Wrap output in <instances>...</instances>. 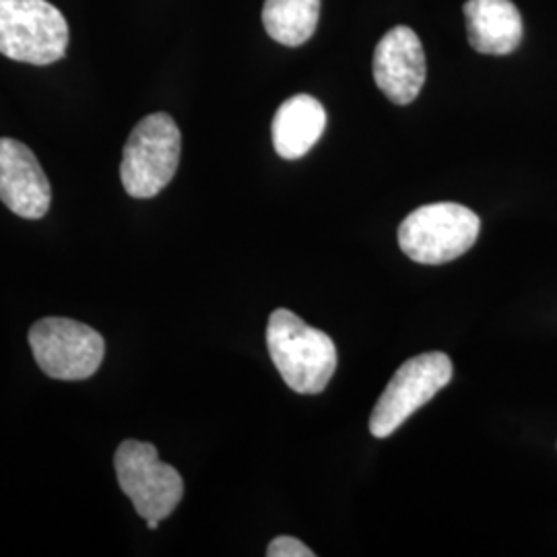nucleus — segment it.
Masks as SVG:
<instances>
[{
  "instance_id": "f257e3e1",
  "label": "nucleus",
  "mask_w": 557,
  "mask_h": 557,
  "mask_svg": "<svg viewBox=\"0 0 557 557\" xmlns=\"http://www.w3.org/2000/svg\"><path fill=\"white\" fill-rule=\"evenodd\" d=\"M267 347L285 384L299 395H320L337 370L333 338L278 308L267 326Z\"/></svg>"
},
{
  "instance_id": "9b49d317",
  "label": "nucleus",
  "mask_w": 557,
  "mask_h": 557,
  "mask_svg": "<svg viewBox=\"0 0 557 557\" xmlns=\"http://www.w3.org/2000/svg\"><path fill=\"white\" fill-rule=\"evenodd\" d=\"M326 128V112L317 98L299 94L278 106L273 119V145L278 158L299 160L304 158Z\"/></svg>"
},
{
  "instance_id": "0eeeda50",
  "label": "nucleus",
  "mask_w": 557,
  "mask_h": 557,
  "mask_svg": "<svg viewBox=\"0 0 557 557\" xmlns=\"http://www.w3.org/2000/svg\"><path fill=\"white\" fill-rule=\"evenodd\" d=\"M27 338L41 372L50 379H89L103 361V337L77 320L59 317L38 320Z\"/></svg>"
},
{
  "instance_id": "f03ea898",
  "label": "nucleus",
  "mask_w": 557,
  "mask_h": 557,
  "mask_svg": "<svg viewBox=\"0 0 557 557\" xmlns=\"http://www.w3.org/2000/svg\"><path fill=\"white\" fill-rule=\"evenodd\" d=\"M182 156L178 124L165 112L140 120L122 151L120 180L133 199H153L176 176Z\"/></svg>"
},
{
  "instance_id": "39448f33",
  "label": "nucleus",
  "mask_w": 557,
  "mask_h": 557,
  "mask_svg": "<svg viewBox=\"0 0 557 557\" xmlns=\"http://www.w3.org/2000/svg\"><path fill=\"white\" fill-rule=\"evenodd\" d=\"M453 370V359L442 351H428L407 359L395 372L372 411V436H393L407 419L450 384Z\"/></svg>"
},
{
  "instance_id": "423d86ee",
  "label": "nucleus",
  "mask_w": 557,
  "mask_h": 557,
  "mask_svg": "<svg viewBox=\"0 0 557 557\" xmlns=\"http://www.w3.org/2000/svg\"><path fill=\"white\" fill-rule=\"evenodd\" d=\"M120 487L145 520H163L178 508L184 481L178 471L161 462L158 448L149 442L126 440L114 457Z\"/></svg>"
},
{
  "instance_id": "20e7f679",
  "label": "nucleus",
  "mask_w": 557,
  "mask_h": 557,
  "mask_svg": "<svg viewBox=\"0 0 557 557\" xmlns=\"http://www.w3.org/2000/svg\"><path fill=\"white\" fill-rule=\"evenodd\" d=\"M69 48V23L48 0H0V54L46 66Z\"/></svg>"
},
{
  "instance_id": "9d476101",
  "label": "nucleus",
  "mask_w": 557,
  "mask_h": 557,
  "mask_svg": "<svg viewBox=\"0 0 557 557\" xmlns=\"http://www.w3.org/2000/svg\"><path fill=\"white\" fill-rule=\"evenodd\" d=\"M467 38L479 54L506 57L522 41V17L512 0H467Z\"/></svg>"
},
{
  "instance_id": "f8f14e48",
  "label": "nucleus",
  "mask_w": 557,
  "mask_h": 557,
  "mask_svg": "<svg viewBox=\"0 0 557 557\" xmlns=\"http://www.w3.org/2000/svg\"><path fill=\"white\" fill-rule=\"evenodd\" d=\"M320 0H264L262 25L273 40L298 48L317 32Z\"/></svg>"
},
{
  "instance_id": "ddd939ff",
  "label": "nucleus",
  "mask_w": 557,
  "mask_h": 557,
  "mask_svg": "<svg viewBox=\"0 0 557 557\" xmlns=\"http://www.w3.org/2000/svg\"><path fill=\"white\" fill-rule=\"evenodd\" d=\"M267 556L269 557H314V552L304 545L299 539L287 537V535H281V537L273 539L267 547Z\"/></svg>"
},
{
  "instance_id": "7ed1b4c3",
  "label": "nucleus",
  "mask_w": 557,
  "mask_h": 557,
  "mask_svg": "<svg viewBox=\"0 0 557 557\" xmlns=\"http://www.w3.org/2000/svg\"><path fill=\"white\" fill-rule=\"evenodd\" d=\"M478 213L458 202H432L409 213L398 227V246L419 264H444L469 252L479 238Z\"/></svg>"
},
{
  "instance_id": "6e6552de",
  "label": "nucleus",
  "mask_w": 557,
  "mask_h": 557,
  "mask_svg": "<svg viewBox=\"0 0 557 557\" xmlns=\"http://www.w3.org/2000/svg\"><path fill=\"white\" fill-rule=\"evenodd\" d=\"M372 73L380 91L397 106L418 100L428 77V62L418 34L397 25L386 32L374 50Z\"/></svg>"
},
{
  "instance_id": "1a4fd4ad",
  "label": "nucleus",
  "mask_w": 557,
  "mask_h": 557,
  "mask_svg": "<svg viewBox=\"0 0 557 557\" xmlns=\"http://www.w3.org/2000/svg\"><path fill=\"white\" fill-rule=\"evenodd\" d=\"M0 200L23 220H41L52 188L36 153L21 140L0 139Z\"/></svg>"
}]
</instances>
